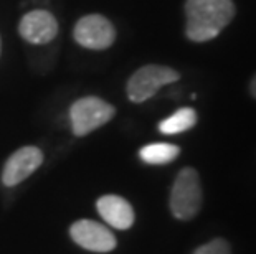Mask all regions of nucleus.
Returning <instances> with one entry per match:
<instances>
[{
  "label": "nucleus",
  "instance_id": "3",
  "mask_svg": "<svg viewBox=\"0 0 256 254\" xmlns=\"http://www.w3.org/2000/svg\"><path fill=\"white\" fill-rule=\"evenodd\" d=\"M180 78L176 69L162 64H146L139 68L128 81V98L132 102L150 99L162 86L176 83Z\"/></svg>",
  "mask_w": 256,
  "mask_h": 254
},
{
  "label": "nucleus",
  "instance_id": "11",
  "mask_svg": "<svg viewBox=\"0 0 256 254\" xmlns=\"http://www.w3.org/2000/svg\"><path fill=\"white\" fill-rule=\"evenodd\" d=\"M180 154V149L174 144H166V142H157V144H149L146 147L140 149V159L146 164L150 165H164L168 162L176 160L177 155Z\"/></svg>",
  "mask_w": 256,
  "mask_h": 254
},
{
  "label": "nucleus",
  "instance_id": "4",
  "mask_svg": "<svg viewBox=\"0 0 256 254\" xmlns=\"http://www.w3.org/2000/svg\"><path fill=\"white\" fill-rule=\"evenodd\" d=\"M114 107L110 102L102 101L96 96H88L73 102L70 109V119H72L73 134L83 137L86 134L92 132L94 129L104 126L114 116Z\"/></svg>",
  "mask_w": 256,
  "mask_h": 254
},
{
  "label": "nucleus",
  "instance_id": "13",
  "mask_svg": "<svg viewBox=\"0 0 256 254\" xmlns=\"http://www.w3.org/2000/svg\"><path fill=\"white\" fill-rule=\"evenodd\" d=\"M250 93H252V96L256 99V74H254V78L252 79V84H250Z\"/></svg>",
  "mask_w": 256,
  "mask_h": 254
},
{
  "label": "nucleus",
  "instance_id": "10",
  "mask_svg": "<svg viewBox=\"0 0 256 254\" xmlns=\"http://www.w3.org/2000/svg\"><path fill=\"white\" fill-rule=\"evenodd\" d=\"M195 124H197V112L192 107H182L159 124V131L167 136H174L188 131Z\"/></svg>",
  "mask_w": 256,
  "mask_h": 254
},
{
  "label": "nucleus",
  "instance_id": "9",
  "mask_svg": "<svg viewBox=\"0 0 256 254\" xmlns=\"http://www.w3.org/2000/svg\"><path fill=\"white\" fill-rule=\"evenodd\" d=\"M98 213L116 230H128L134 223V210L128 200L118 195H104L96 203Z\"/></svg>",
  "mask_w": 256,
  "mask_h": 254
},
{
  "label": "nucleus",
  "instance_id": "1",
  "mask_svg": "<svg viewBox=\"0 0 256 254\" xmlns=\"http://www.w3.org/2000/svg\"><path fill=\"white\" fill-rule=\"evenodd\" d=\"M232 0H187L185 2V35L188 40L204 43L216 38L235 17Z\"/></svg>",
  "mask_w": 256,
  "mask_h": 254
},
{
  "label": "nucleus",
  "instance_id": "7",
  "mask_svg": "<svg viewBox=\"0 0 256 254\" xmlns=\"http://www.w3.org/2000/svg\"><path fill=\"white\" fill-rule=\"evenodd\" d=\"M43 154L38 147L26 145L18 149L17 152L8 157L7 164L4 167L2 182L7 187H15L25 178H28L42 165Z\"/></svg>",
  "mask_w": 256,
  "mask_h": 254
},
{
  "label": "nucleus",
  "instance_id": "8",
  "mask_svg": "<svg viewBox=\"0 0 256 254\" xmlns=\"http://www.w3.org/2000/svg\"><path fill=\"white\" fill-rule=\"evenodd\" d=\"M18 31L22 38L34 45L52 41L58 33V21L46 10H32L20 20Z\"/></svg>",
  "mask_w": 256,
  "mask_h": 254
},
{
  "label": "nucleus",
  "instance_id": "6",
  "mask_svg": "<svg viewBox=\"0 0 256 254\" xmlns=\"http://www.w3.org/2000/svg\"><path fill=\"white\" fill-rule=\"evenodd\" d=\"M70 235L76 245L94 253H108L116 248V238L111 231L91 220L76 221L70 230Z\"/></svg>",
  "mask_w": 256,
  "mask_h": 254
},
{
  "label": "nucleus",
  "instance_id": "2",
  "mask_svg": "<svg viewBox=\"0 0 256 254\" xmlns=\"http://www.w3.org/2000/svg\"><path fill=\"white\" fill-rule=\"evenodd\" d=\"M202 208V185L197 170L184 169L174 182L170 193L172 215L178 220H190Z\"/></svg>",
  "mask_w": 256,
  "mask_h": 254
},
{
  "label": "nucleus",
  "instance_id": "5",
  "mask_svg": "<svg viewBox=\"0 0 256 254\" xmlns=\"http://www.w3.org/2000/svg\"><path fill=\"white\" fill-rule=\"evenodd\" d=\"M73 36L76 43L88 50H106L116 40V30L106 17L100 13H91L78 20Z\"/></svg>",
  "mask_w": 256,
  "mask_h": 254
},
{
  "label": "nucleus",
  "instance_id": "12",
  "mask_svg": "<svg viewBox=\"0 0 256 254\" xmlns=\"http://www.w3.org/2000/svg\"><path fill=\"white\" fill-rule=\"evenodd\" d=\"M194 254H230V245L222 238H216V240L197 248Z\"/></svg>",
  "mask_w": 256,
  "mask_h": 254
}]
</instances>
